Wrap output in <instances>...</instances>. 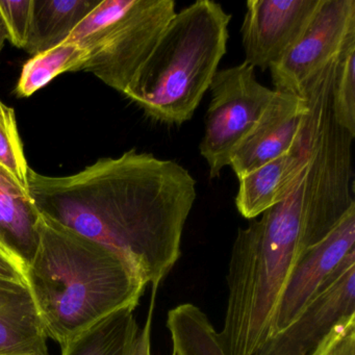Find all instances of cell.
<instances>
[{
  "mask_svg": "<svg viewBox=\"0 0 355 355\" xmlns=\"http://www.w3.org/2000/svg\"><path fill=\"white\" fill-rule=\"evenodd\" d=\"M196 186L184 166L136 149L71 175H28L41 215L117 253L153 293L180 259Z\"/></svg>",
  "mask_w": 355,
  "mask_h": 355,
  "instance_id": "6da1fadb",
  "label": "cell"
},
{
  "mask_svg": "<svg viewBox=\"0 0 355 355\" xmlns=\"http://www.w3.org/2000/svg\"><path fill=\"white\" fill-rule=\"evenodd\" d=\"M305 174L284 201L238 230L226 276L223 327L218 331L226 355H253L271 336L288 277L307 251L329 234L307 213Z\"/></svg>",
  "mask_w": 355,
  "mask_h": 355,
  "instance_id": "7a4b0ae2",
  "label": "cell"
},
{
  "mask_svg": "<svg viewBox=\"0 0 355 355\" xmlns=\"http://www.w3.org/2000/svg\"><path fill=\"white\" fill-rule=\"evenodd\" d=\"M28 288L49 338L64 346L117 311L138 306L146 286L111 249L41 215Z\"/></svg>",
  "mask_w": 355,
  "mask_h": 355,
  "instance_id": "3957f363",
  "label": "cell"
},
{
  "mask_svg": "<svg viewBox=\"0 0 355 355\" xmlns=\"http://www.w3.org/2000/svg\"><path fill=\"white\" fill-rule=\"evenodd\" d=\"M230 20L211 0L175 13L124 96L159 123L192 119L225 55Z\"/></svg>",
  "mask_w": 355,
  "mask_h": 355,
  "instance_id": "277c9868",
  "label": "cell"
},
{
  "mask_svg": "<svg viewBox=\"0 0 355 355\" xmlns=\"http://www.w3.org/2000/svg\"><path fill=\"white\" fill-rule=\"evenodd\" d=\"M175 13L174 0H125L85 47L88 58L80 71L94 74L123 95Z\"/></svg>",
  "mask_w": 355,
  "mask_h": 355,
  "instance_id": "5b68a950",
  "label": "cell"
},
{
  "mask_svg": "<svg viewBox=\"0 0 355 355\" xmlns=\"http://www.w3.org/2000/svg\"><path fill=\"white\" fill-rule=\"evenodd\" d=\"M209 91L211 103L199 150L214 180L230 166L234 151L259 121L275 91L261 85L254 68L246 62L218 70Z\"/></svg>",
  "mask_w": 355,
  "mask_h": 355,
  "instance_id": "8992f818",
  "label": "cell"
},
{
  "mask_svg": "<svg viewBox=\"0 0 355 355\" xmlns=\"http://www.w3.org/2000/svg\"><path fill=\"white\" fill-rule=\"evenodd\" d=\"M355 41V0H322L302 36L270 68L274 91L299 95Z\"/></svg>",
  "mask_w": 355,
  "mask_h": 355,
  "instance_id": "52a82bcc",
  "label": "cell"
},
{
  "mask_svg": "<svg viewBox=\"0 0 355 355\" xmlns=\"http://www.w3.org/2000/svg\"><path fill=\"white\" fill-rule=\"evenodd\" d=\"M355 315V250L340 263L317 296L286 329L253 355H307L343 320Z\"/></svg>",
  "mask_w": 355,
  "mask_h": 355,
  "instance_id": "ba28073f",
  "label": "cell"
},
{
  "mask_svg": "<svg viewBox=\"0 0 355 355\" xmlns=\"http://www.w3.org/2000/svg\"><path fill=\"white\" fill-rule=\"evenodd\" d=\"M322 0H249L241 36L245 60L270 70L302 36Z\"/></svg>",
  "mask_w": 355,
  "mask_h": 355,
  "instance_id": "9c48e42d",
  "label": "cell"
},
{
  "mask_svg": "<svg viewBox=\"0 0 355 355\" xmlns=\"http://www.w3.org/2000/svg\"><path fill=\"white\" fill-rule=\"evenodd\" d=\"M353 250H355V205L347 209L323 240L307 251L291 274L276 306L271 336L286 329L298 318L345 257Z\"/></svg>",
  "mask_w": 355,
  "mask_h": 355,
  "instance_id": "30bf717a",
  "label": "cell"
},
{
  "mask_svg": "<svg viewBox=\"0 0 355 355\" xmlns=\"http://www.w3.org/2000/svg\"><path fill=\"white\" fill-rule=\"evenodd\" d=\"M309 114L306 99L301 95L276 92L230 159L236 178L288 153L296 144Z\"/></svg>",
  "mask_w": 355,
  "mask_h": 355,
  "instance_id": "8fae6325",
  "label": "cell"
},
{
  "mask_svg": "<svg viewBox=\"0 0 355 355\" xmlns=\"http://www.w3.org/2000/svg\"><path fill=\"white\" fill-rule=\"evenodd\" d=\"M309 164V139L303 125L298 141L288 153L239 178V213L245 219H257L284 201L302 180Z\"/></svg>",
  "mask_w": 355,
  "mask_h": 355,
  "instance_id": "7c38bea8",
  "label": "cell"
},
{
  "mask_svg": "<svg viewBox=\"0 0 355 355\" xmlns=\"http://www.w3.org/2000/svg\"><path fill=\"white\" fill-rule=\"evenodd\" d=\"M30 288L0 277V355H49Z\"/></svg>",
  "mask_w": 355,
  "mask_h": 355,
  "instance_id": "4fadbf2b",
  "label": "cell"
},
{
  "mask_svg": "<svg viewBox=\"0 0 355 355\" xmlns=\"http://www.w3.org/2000/svg\"><path fill=\"white\" fill-rule=\"evenodd\" d=\"M40 218L30 193L0 165V242L26 266L38 247Z\"/></svg>",
  "mask_w": 355,
  "mask_h": 355,
  "instance_id": "5bb4252c",
  "label": "cell"
},
{
  "mask_svg": "<svg viewBox=\"0 0 355 355\" xmlns=\"http://www.w3.org/2000/svg\"><path fill=\"white\" fill-rule=\"evenodd\" d=\"M101 1L33 0L32 21L24 51L34 57L63 44Z\"/></svg>",
  "mask_w": 355,
  "mask_h": 355,
  "instance_id": "9a60e30c",
  "label": "cell"
},
{
  "mask_svg": "<svg viewBox=\"0 0 355 355\" xmlns=\"http://www.w3.org/2000/svg\"><path fill=\"white\" fill-rule=\"evenodd\" d=\"M134 309L117 311L62 346V355H132L140 327Z\"/></svg>",
  "mask_w": 355,
  "mask_h": 355,
  "instance_id": "2e32d148",
  "label": "cell"
},
{
  "mask_svg": "<svg viewBox=\"0 0 355 355\" xmlns=\"http://www.w3.org/2000/svg\"><path fill=\"white\" fill-rule=\"evenodd\" d=\"M88 58V51L76 43L65 42L45 53L34 55L22 68L15 93L26 98L47 86L65 72L80 71Z\"/></svg>",
  "mask_w": 355,
  "mask_h": 355,
  "instance_id": "e0dca14e",
  "label": "cell"
},
{
  "mask_svg": "<svg viewBox=\"0 0 355 355\" xmlns=\"http://www.w3.org/2000/svg\"><path fill=\"white\" fill-rule=\"evenodd\" d=\"M331 105L336 123L355 138V41L345 49L336 62Z\"/></svg>",
  "mask_w": 355,
  "mask_h": 355,
  "instance_id": "ac0fdd59",
  "label": "cell"
},
{
  "mask_svg": "<svg viewBox=\"0 0 355 355\" xmlns=\"http://www.w3.org/2000/svg\"><path fill=\"white\" fill-rule=\"evenodd\" d=\"M0 165L28 192L30 166L18 130L15 111L0 101Z\"/></svg>",
  "mask_w": 355,
  "mask_h": 355,
  "instance_id": "d6986e66",
  "label": "cell"
},
{
  "mask_svg": "<svg viewBox=\"0 0 355 355\" xmlns=\"http://www.w3.org/2000/svg\"><path fill=\"white\" fill-rule=\"evenodd\" d=\"M33 0H0V19L8 40L24 49L32 21Z\"/></svg>",
  "mask_w": 355,
  "mask_h": 355,
  "instance_id": "ffe728a7",
  "label": "cell"
},
{
  "mask_svg": "<svg viewBox=\"0 0 355 355\" xmlns=\"http://www.w3.org/2000/svg\"><path fill=\"white\" fill-rule=\"evenodd\" d=\"M307 355H355V315L340 322Z\"/></svg>",
  "mask_w": 355,
  "mask_h": 355,
  "instance_id": "44dd1931",
  "label": "cell"
},
{
  "mask_svg": "<svg viewBox=\"0 0 355 355\" xmlns=\"http://www.w3.org/2000/svg\"><path fill=\"white\" fill-rule=\"evenodd\" d=\"M28 266L0 242V277L28 286Z\"/></svg>",
  "mask_w": 355,
  "mask_h": 355,
  "instance_id": "7402d4cb",
  "label": "cell"
},
{
  "mask_svg": "<svg viewBox=\"0 0 355 355\" xmlns=\"http://www.w3.org/2000/svg\"><path fill=\"white\" fill-rule=\"evenodd\" d=\"M155 295H151L150 307L148 315L143 328L139 332L132 355H151V325H153V309H155Z\"/></svg>",
  "mask_w": 355,
  "mask_h": 355,
  "instance_id": "603a6c76",
  "label": "cell"
},
{
  "mask_svg": "<svg viewBox=\"0 0 355 355\" xmlns=\"http://www.w3.org/2000/svg\"><path fill=\"white\" fill-rule=\"evenodd\" d=\"M6 40H8L7 32H6V28L5 26H3V21L0 19V51L3 49Z\"/></svg>",
  "mask_w": 355,
  "mask_h": 355,
  "instance_id": "cb8c5ba5",
  "label": "cell"
},
{
  "mask_svg": "<svg viewBox=\"0 0 355 355\" xmlns=\"http://www.w3.org/2000/svg\"><path fill=\"white\" fill-rule=\"evenodd\" d=\"M172 355H174V354H172Z\"/></svg>",
  "mask_w": 355,
  "mask_h": 355,
  "instance_id": "d4e9b609",
  "label": "cell"
}]
</instances>
